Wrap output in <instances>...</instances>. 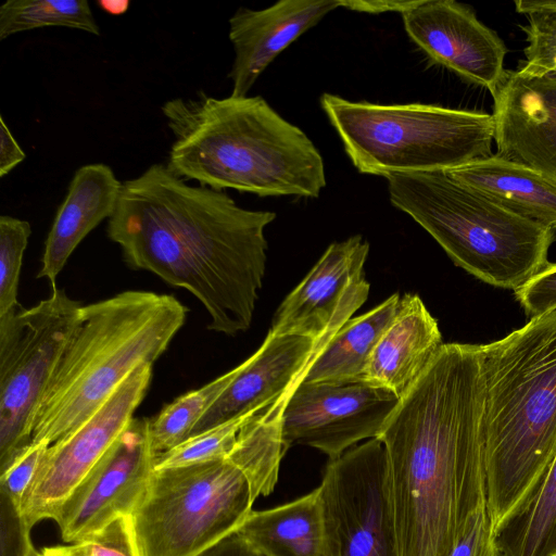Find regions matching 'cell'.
Wrapping results in <instances>:
<instances>
[{"instance_id":"cell-1","label":"cell","mask_w":556,"mask_h":556,"mask_svg":"<svg viewBox=\"0 0 556 556\" xmlns=\"http://www.w3.org/2000/svg\"><path fill=\"white\" fill-rule=\"evenodd\" d=\"M481 348L444 343L380 435L399 556H450L486 509Z\"/></svg>"},{"instance_id":"cell-10","label":"cell","mask_w":556,"mask_h":556,"mask_svg":"<svg viewBox=\"0 0 556 556\" xmlns=\"http://www.w3.org/2000/svg\"><path fill=\"white\" fill-rule=\"evenodd\" d=\"M319 488L340 556H399L388 460L379 439L329 459Z\"/></svg>"},{"instance_id":"cell-17","label":"cell","mask_w":556,"mask_h":556,"mask_svg":"<svg viewBox=\"0 0 556 556\" xmlns=\"http://www.w3.org/2000/svg\"><path fill=\"white\" fill-rule=\"evenodd\" d=\"M334 333L315 340L295 334L276 336L268 331L260 349L235 367L233 379L191 435L254 414L298 387Z\"/></svg>"},{"instance_id":"cell-25","label":"cell","mask_w":556,"mask_h":556,"mask_svg":"<svg viewBox=\"0 0 556 556\" xmlns=\"http://www.w3.org/2000/svg\"><path fill=\"white\" fill-rule=\"evenodd\" d=\"M295 388L245 421L227 457L245 476L254 500L269 495L278 481L280 463L288 450L282 438V414Z\"/></svg>"},{"instance_id":"cell-7","label":"cell","mask_w":556,"mask_h":556,"mask_svg":"<svg viewBox=\"0 0 556 556\" xmlns=\"http://www.w3.org/2000/svg\"><path fill=\"white\" fill-rule=\"evenodd\" d=\"M320 105L363 174L447 170L491 154L492 114L434 104L353 102L323 93Z\"/></svg>"},{"instance_id":"cell-19","label":"cell","mask_w":556,"mask_h":556,"mask_svg":"<svg viewBox=\"0 0 556 556\" xmlns=\"http://www.w3.org/2000/svg\"><path fill=\"white\" fill-rule=\"evenodd\" d=\"M444 343L437 319L417 294L406 293L379 339L364 381L400 400L413 388Z\"/></svg>"},{"instance_id":"cell-3","label":"cell","mask_w":556,"mask_h":556,"mask_svg":"<svg viewBox=\"0 0 556 556\" xmlns=\"http://www.w3.org/2000/svg\"><path fill=\"white\" fill-rule=\"evenodd\" d=\"M161 111L174 141L166 166L184 180L260 197L317 198L325 164L312 140L265 99L174 98Z\"/></svg>"},{"instance_id":"cell-13","label":"cell","mask_w":556,"mask_h":556,"mask_svg":"<svg viewBox=\"0 0 556 556\" xmlns=\"http://www.w3.org/2000/svg\"><path fill=\"white\" fill-rule=\"evenodd\" d=\"M150 425V418L135 417L62 504L53 520L65 543L135 513L155 470Z\"/></svg>"},{"instance_id":"cell-18","label":"cell","mask_w":556,"mask_h":556,"mask_svg":"<svg viewBox=\"0 0 556 556\" xmlns=\"http://www.w3.org/2000/svg\"><path fill=\"white\" fill-rule=\"evenodd\" d=\"M339 7L341 0H281L262 10L239 8L229 20L231 96H248L280 52Z\"/></svg>"},{"instance_id":"cell-14","label":"cell","mask_w":556,"mask_h":556,"mask_svg":"<svg viewBox=\"0 0 556 556\" xmlns=\"http://www.w3.org/2000/svg\"><path fill=\"white\" fill-rule=\"evenodd\" d=\"M369 243L361 235L331 243L277 308L269 332L319 340L337 332L365 303L364 264Z\"/></svg>"},{"instance_id":"cell-8","label":"cell","mask_w":556,"mask_h":556,"mask_svg":"<svg viewBox=\"0 0 556 556\" xmlns=\"http://www.w3.org/2000/svg\"><path fill=\"white\" fill-rule=\"evenodd\" d=\"M254 501L228 458L154 470L132 514L141 556H194L238 530Z\"/></svg>"},{"instance_id":"cell-35","label":"cell","mask_w":556,"mask_h":556,"mask_svg":"<svg viewBox=\"0 0 556 556\" xmlns=\"http://www.w3.org/2000/svg\"><path fill=\"white\" fill-rule=\"evenodd\" d=\"M450 556H501L488 509L477 515Z\"/></svg>"},{"instance_id":"cell-16","label":"cell","mask_w":556,"mask_h":556,"mask_svg":"<svg viewBox=\"0 0 556 556\" xmlns=\"http://www.w3.org/2000/svg\"><path fill=\"white\" fill-rule=\"evenodd\" d=\"M491 94L496 155L556 182V72L506 71Z\"/></svg>"},{"instance_id":"cell-2","label":"cell","mask_w":556,"mask_h":556,"mask_svg":"<svg viewBox=\"0 0 556 556\" xmlns=\"http://www.w3.org/2000/svg\"><path fill=\"white\" fill-rule=\"evenodd\" d=\"M275 218L157 163L123 182L106 233L128 267L186 289L206 309L207 328L233 337L251 326Z\"/></svg>"},{"instance_id":"cell-32","label":"cell","mask_w":556,"mask_h":556,"mask_svg":"<svg viewBox=\"0 0 556 556\" xmlns=\"http://www.w3.org/2000/svg\"><path fill=\"white\" fill-rule=\"evenodd\" d=\"M49 446L45 442H31L0 469V492L5 494L18 509L39 471Z\"/></svg>"},{"instance_id":"cell-12","label":"cell","mask_w":556,"mask_h":556,"mask_svg":"<svg viewBox=\"0 0 556 556\" xmlns=\"http://www.w3.org/2000/svg\"><path fill=\"white\" fill-rule=\"evenodd\" d=\"M399 403L393 392L366 381H301L283 409V442L287 448L306 445L334 459L357 442L378 438Z\"/></svg>"},{"instance_id":"cell-21","label":"cell","mask_w":556,"mask_h":556,"mask_svg":"<svg viewBox=\"0 0 556 556\" xmlns=\"http://www.w3.org/2000/svg\"><path fill=\"white\" fill-rule=\"evenodd\" d=\"M237 531L266 556H340L319 486L281 506L252 510Z\"/></svg>"},{"instance_id":"cell-4","label":"cell","mask_w":556,"mask_h":556,"mask_svg":"<svg viewBox=\"0 0 556 556\" xmlns=\"http://www.w3.org/2000/svg\"><path fill=\"white\" fill-rule=\"evenodd\" d=\"M480 348L486 509L495 528L556 454V307Z\"/></svg>"},{"instance_id":"cell-39","label":"cell","mask_w":556,"mask_h":556,"mask_svg":"<svg viewBox=\"0 0 556 556\" xmlns=\"http://www.w3.org/2000/svg\"><path fill=\"white\" fill-rule=\"evenodd\" d=\"M39 556H62L58 552L54 551L52 546L43 547L39 551Z\"/></svg>"},{"instance_id":"cell-22","label":"cell","mask_w":556,"mask_h":556,"mask_svg":"<svg viewBox=\"0 0 556 556\" xmlns=\"http://www.w3.org/2000/svg\"><path fill=\"white\" fill-rule=\"evenodd\" d=\"M445 172L508 212L556 230V182L542 174L496 154Z\"/></svg>"},{"instance_id":"cell-9","label":"cell","mask_w":556,"mask_h":556,"mask_svg":"<svg viewBox=\"0 0 556 556\" xmlns=\"http://www.w3.org/2000/svg\"><path fill=\"white\" fill-rule=\"evenodd\" d=\"M64 289L0 317V469L31 442L41 395L81 308Z\"/></svg>"},{"instance_id":"cell-20","label":"cell","mask_w":556,"mask_h":556,"mask_svg":"<svg viewBox=\"0 0 556 556\" xmlns=\"http://www.w3.org/2000/svg\"><path fill=\"white\" fill-rule=\"evenodd\" d=\"M122 187L106 164H87L75 172L47 236L37 278H46L56 288V278L74 250L113 215Z\"/></svg>"},{"instance_id":"cell-31","label":"cell","mask_w":556,"mask_h":556,"mask_svg":"<svg viewBox=\"0 0 556 556\" xmlns=\"http://www.w3.org/2000/svg\"><path fill=\"white\" fill-rule=\"evenodd\" d=\"M52 547L62 556H141L132 515L119 516L79 541Z\"/></svg>"},{"instance_id":"cell-40","label":"cell","mask_w":556,"mask_h":556,"mask_svg":"<svg viewBox=\"0 0 556 556\" xmlns=\"http://www.w3.org/2000/svg\"><path fill=\"white\" fill-rule=\"evenodd\" d=\"M38 556H39V554H38Z\"/></svg>"},{"instance_id":"cell-34","label":"cell","mask_w":556,"mask_h":556,"mask_svg":"<svg viewBox=\"0 0 556 556\" xmlns=\"http://www.w3.org/2000/svg\"><path fill=\"white\" fill-rule=\"evenodd\" d=\"M514 292L529 318L556 307V264L548 263L543 270Z\"/></svg>"},{"instance_id":"cell-30","label":"cell","mask_w":556,"mask_h":556,"mask_svg":"<svg viewBox=\"0 0 556 556\" xmlns=\"http://www.w3.org/2000/svg\"><path fill=\"white\" fill-rule=\"evenodd\" d=\"M31 227L27 220L0 216V317L20 307L17 290Z\"/></svg>"},{"instance_id":"cell-36","label":"cell","mask_w":556,"mask_h":556,"mask_svg":"<svg viewBox=\"0 0 556 556\" xmlns=\"http://www.w3.org/2000/svg\"><path fill=\"white\" fill-rule=\"evenodd\" d=\"M194 556H266L237 530Z\"/></svg>"},{"instance_id":"cell-26","label":"cell","mask_w":556,"mask_h":556,"mask_svg":"<svg viewBox=\"0 0 556 556\" xmlns=\"http://www.w3.org/2000/svg\"><path fill=\"white\" fill-rule=\"evenodd\" d=\"M48 26L100 35L98 23L86 0H8L0 7V40Z\"/></svg>"},{"instance_id":"cell-29","label":"cell","mask_w":556,"mask_h":556,"mask_svg":"<svg viewBox=\"0 0 556 556\" xmlns=\"http://www.w3.org/2000/svg\"><path fill=\"white\" fill-rule=\"evenodd\" d=\"M254 414L229 420L191 435L177 446L157 453L155 470L192 466L227 458L236 444L242 426Z\"/></svg>"},{"instance_id":"cell-28","label":"cell","mask_w":556,"mask_h":556,"mask_svg":"<svg viewBox=\"0 0 556 556\" xmlns=\"http://www.w3.org/2000/svg\"><path fill=\"white\" fill-rule=\"evenodd\" d=\"M516 11L528 15L526 63L519 70L531 75L556 72V1H515Z\"/></svg>"},{"instance_id":"cell-33","label":"cell","mask_w":556,"mask_h":556,"mask_svg":"<svg viewBox=\"0 0 556 556\" xmlns=\"http://www.w3.org/2000/svg\"><path fill=\"white\" fill-rule=\"evenodd\" d=\"M1 556H38L31 544L30 530L20 509L0 492Z\"/></svg>"},{"instance_id":"cell-27","label":"cell","mask_w":556,"mask_h":556,"mask_svg":"<svg viewBox=\"0 0 556 556\" xmlns=\"http://www.w3.org/2000/svg\"><path fill=\"white\" fill-rule=\"evenodd\" d=\"M235 368L164 406L151 419V438L157 453L168 451L190 435L197 424L235 377Z\"/></svg>"},{"instance_id":"cell-24","label":"cell","mask_w":556,"mask_h":556,"mask_svg":"<svg viewBox=\"0 0 556 556\" xmlns=\"http://www.w3.org/2000/svg\"><path fill=\"white\" fill-rule=\"evenodd\" d=\"M494 534L501 556H556V454Z\"/></svg>"},{"instance_id":"cell-38","label":"cell","mask_w":556,"mask_h":556,"mask_svg":"<svg viewBox=\"0 0 556 556\" xmlns=\"http://www.w3.org/2000/svg\"><path fill=\"white\" fill-rule=\"evenodd\" d=\"M416 1H355L341 0V7L348 10L366 12V13H383L400 12L401 14L409 9Z\"/></svg>"},{"instance_id":"cell-37","label":"cell","mask_w":556,"mask_h":556,"mask_svg":"<svg viewBox=\"0 0 556 556\" xmlns=\"http://www.w3.org/2000/svg\"><path fill=\"white\" fill-rule=\"evenodd\" d=\"M26 157V154L13 137L5 124L3 116H0V177L8 175Z\"/></svg>"},{"instance_id":"cell-15","label":"cell","mask_w":556,"mask_h":556,"mask_svg":"<svg viewBox=\"0 0 556 556\" xmlns=\"http://www.w3.org/2000/svg\"><path fill=\"white\" fill-rule=\"evenodd\" d=\"M408 37L435 64L491 93L504 77L506 47L472 9L453 0H418L402 13Z\"/></svg>"},{"instance_id":"cell-23","label":"cell","mask_w":556,"mask_h":556,"mask_svg":"<svg viewBox=\"0 0 556 556\" xmlns=\"http://www.w3.org/2000/svg\"><path fill=\"white\" fill-rule=\"evenodd\" d=\"M400 300V295L394 293L367 313L344 323L316 356L302 382L364 381L370 356L393 320Z\"/></svg>"},{"instance_id":"cell-6","label":"cell","mask_w":556,"mask_h":556,"mask_svg":"<svg viewBox=\"0 0 556 556\" xmlns=\"http://www.w3.org/2000/svg\"><path fill=\"white\" fill-rule=\"evenodd\" d=\"M384 178L391 204L483 282L516 291L548 265L554 230L508 212L445 170Z\"/></svg>"},{"instance_id":"cell-11","label":"cell","mask_w":556,"mask_h":556,"mask_svg":"<svg viewBox=\"0 0 556 556\" xmlns=\"http://www.w3.org/2000/svg\"><path fill=\"white\" fill-rule=\"evenodd\" d=\"M153 365L138 367L85 422L52 443L20 511L33 528L54 519L62 504L135 418L149 389Z\"/></svg>"},{"instance_id":"cell-5","label":"cell","mask_w":556,"mask_h":556,"mask_svg":"<svg viewBox=\"0 0 556 556\" xmlns=\"http://www.w3.org/2000/svg\"><path fill=\"white\" fill-rule=\"evenodd\" d=\"M187 314L174 295L152 291L83 305L35 412L31 442L51 445L85 422L138 367L165 353Z\"/></svg>"}]
</instances>
